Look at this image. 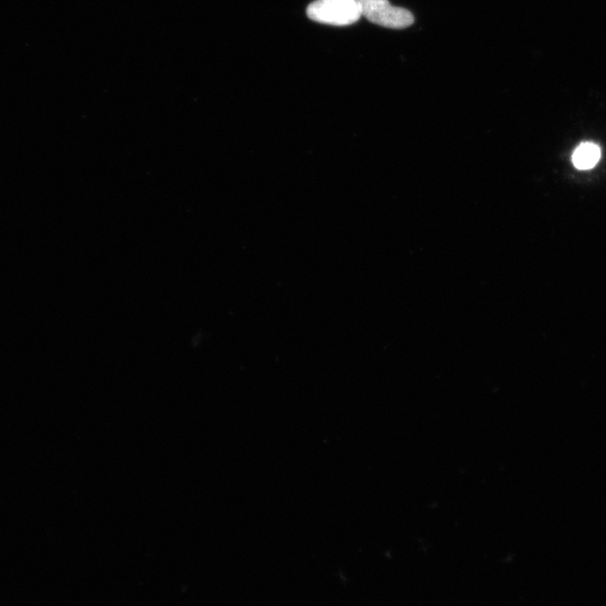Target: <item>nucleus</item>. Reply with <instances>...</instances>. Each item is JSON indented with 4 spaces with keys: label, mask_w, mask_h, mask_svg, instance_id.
Instances as JSON below:
<instances>
[{
    "label": "nucleus",
    "mask_w": 606,
    "mask_h": 606,
    "mask_svg": "<svg viewBox=\"0 0 606 606\" xmlns=\"http://www.w3.org/2000/svg\"><path fill=\"white\" fill-rule=\"evenodd\" d=\"M358 3L366 20L387 29L402 30L415 23L408 9L394 7L389 0H358Z\"/></svg>",
    "instance_id": "nucleus-2"
},
{
    "label": "nucleus",
    "mask_w": 606,
    "mask_h": 606,
    "mask_svg": "<svg viewBox=\"0 0 606 606\" xmlns=\"http://www.w3.org/2000/svg\"><path fill=\"white\" fill-rule=\"evenodd\" d=\"M601 159V150L593 143H583L573 154V163L578 170H590Z\"/></svg>",
    "instance_id": "nucleus-3"
},
{
    "label": "nucleus",
    "mask_w": 606,
    "mask_h": 606,
    "mask_svg": "<svg viewBox=\"0 0 606 606\" xmlns=\"http://www.w3.org/2000/svg\"><path fill=\"white\" fill-rule=\"evenodd\" d=\"M310 20L321 24L347 26L362 17L358 0H316L308 7Z\"/></svg>",
    "instance_id": "nucleus-1"
}]
</instances>
